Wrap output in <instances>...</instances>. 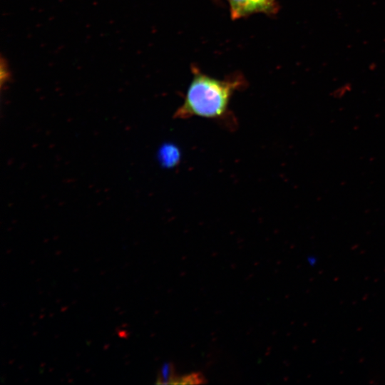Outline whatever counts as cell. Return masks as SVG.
<instances>
[{
    "label": "cell",
    "instance_id": "obj_3",
    "mask_svg": "<svg viewBox=\"0 0 385 385\" xmlns=\"http://www.w3.org/2000/svg\"><path fill=\"white\" fill-rule=\"evenodd\" d=\"M178 378L173 364L172 362H165L160 369L156 384H176Z\"/></svg>",
    "mask_w": 385,
    "mask_h": 385
},
{
    "label": "cell",
    "instance_id": "obj_2",
    "mask_svg": "<svg viewBox=\"0 0 385 385\" xmlns=\"http://www.w3.org/2000/svg\"><path fill=\"white\" fill-rule=\"evenodd\" d=\"M230 15L235 20L256 13L275 14L277 0H228Z\"/></svg>",
    "mask_w": 385,
    "mask_h": 385
},
{
    "label": "cell",
    "instance_id": "obj_1",
    "mask_svg": "<svg viewBox=\"0 0 385 385\" xmlns=\"http://www.w3.org/2000/svg\"><path fill=\"white\" fill-rule=\"evenodd\" d=\"M192 73L183 104L175 112L174 118L202 117L214 120L228 129L235 128L237 121L229 104L234 92L244 87L243 77L238 75L220 80L202 73L196 68Z\"/></svg>",
    "mask_w": 385,
    "mask_h": 385
},
{
    "label": "cell",
    "instance_id": "obj_4",
    "mask_svg": "<svg viewBox=\"0 0 385 385\" xmlns=\"http://www.w3.org/2000/svg\"><path fill=\"white\" fill-rule=\"evenodd\" d=\"M205 382V378L201 374L192 373L182 376L181 378H178L176 384H201Z\"/></svg>",
    "mask_w": 385,
    "mask_h": 385
}]
</instances>
